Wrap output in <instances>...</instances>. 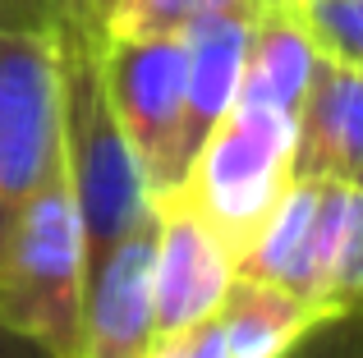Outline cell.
I'll use <instances>...</instances> for the list:
<instances>
[{
	"label": "cell",
	"instance_id": "1",
	"mask_svg": "<svg viewBox=\"0 0 363 358\" xmlns=\"http://www.w3.org/2000/svg\"><path fill=\"white\" fill-rule=\"evenodd\" d=\"M101 33L55 9V46H60V134H65V175L83 221L88 267L133 234L152 216V188L133 147L124 143L101 88L97 60Z\"/></svg>",
	"mask_w": 363,
	"mask_h": 358
},
{
	"label": "cell",
	"instance_id": "2",
	"mask_svg": "<svg viewBox=\"0 0 363 358\" xmlns=\"http://www.w3.org/2000/svg\"><path fill=\"white\" fill-rule=\"evenodd\" d=\"M83 221L65 166L46 175L0 234V322L79 358L83 340Z\"/></svg>",
	"mask_w": 363,
	"mask_h": 358
},
{
	"label": "cell",
	"instance_id": "3",
	"mask_svg": "<svg viewBox=\"0 0 363 358\" xmlns=\"http://www.w3.org/2000/svg\"><path fill=\"white\" fill-rule=\"evenodd\" d=\"M65 166L55 0H0V234Z\"/></svg>",
	"mask_w": 363,
	"mask_h": 358
},
{
	"label": "cell",
	"instance_id": "4",
	"mask_svg": "<svg viewBox=\"0 0 363 358\" xmlns=\"http://www.w3.org/2000/svg\"><path fill=\"white\" fill-rule=\"evenodd\" d=\"M294 125L267 106L235 101L230 115L194 152L175 197L189 202L240 258L257 225L294 184Z\"/></svg>",
	"mask_w": 363,
	"mask_h": 358
},
{
	"label": "cell",
	"instance_id": "5",
	"mask_svg": "<svg viewBox=\"0 0 363 358\" xmlns=\"http://www.w3.org/2000/svg\"><path fill=\"white\" fill-rule=\"evenodd\" d=\"M101 88L124 143L133 147L152 202L179 188V120H184V37L101 33Z\"/></svg>",
	"mask_w": 363,
	"mask_h": 358
},
{
	"label": "cell",
	"instance_id": "6",
	"mask_svg": "<svg viewBox=\"0 0 363 358\" xmlns=\"http://www.w3.org/2000/svg\"><path fill=\"white\" fill-rule=\"evenodd\" d=\"M345 197L350 184L340 179H294L235 258V271L285 285L313 308L331 313L327 285L340 248V225H345Z\"/></svg>",
	"mask_w": 363,
	"mask_h": 358
},
{
	"label": "cell",
	"instance_id": "7",
	"mask_svg": "<svg viewBox=\"0 0 363 358\" xmlns=\"http://www.w3.org/2000/svg\"><path fill=\"white\" fill-rule=\"evenodd\" d=\"M230 280H235L230 243L175 193L157 197V239H152V317H157V335L184 331V326L212 317Z\"/></svg>",
	"mask_w": 363,
	"mask_h": 358
},
{
	"label": "cell",
	"instance_id": "8",
	"mask_svg": "<svg viewBox=\"0 0 363 358\" xmlns=\"http://www.w3.org/2000/svg\"><path fill=\"white\" fill-rule=\"evenodd\" d=\"M152 239H157V207L138 230L124 234L106 258H97L88 267L79 358H147L152 340H157Z\"/></svg>",
	"mask_w": 363,
	"mask_h": 358
},
{
	"label": "cell",
	"instance_id": "9",
	"mask_svg": "<svg viewBox=\"0 0 363 358\" xmlns=\"http://www.w3.org/2000/svg\"><path fill=\"white\" fill-rule=\"evenodd\" d=\"M257 5H235L203 14L184 33V120H179V171H189L194 152L216 125L230 115L244 79V55L253 37ZM184 179V175H179Z\"/></svg>",
	"mask_w": 363,
	"mask_h": 358
},
{
	"label": "cell",
	"instance_id": "10",
	"mask_svg": "<svg viewBox=\"0 0 363 358\" xmlns=\"http://www.w3.org/2000/svg\"><path fill=\"white\" fill-rule=\"evenodd\" d=\"M363 166V69L318 55L294 125V179H350Z\"/></svg>",
	"mask_w": 363,
	"mask_h": 358
},
{
	"label": "cell",
	"instance_id": "11",
	"mask_svg": "<svg viewBox=\"0 0 363 358\" xmlns=\"http://www.w3.org/2000/svg\"><path fill=\"white\" fill-rule=\"evenodd\" d=\"M318 46H313L308 28L299 23V14L285 5H257L253 14V37H248V55H244V79H240V97L248 106H267L281 115L299 120L303 92L313 83L318 69Z\"/></svg>",
	"mask_w": 363,
	"mask_h": 358
},
{
	"label": "cell",
	"instance_id": "12",
	"mask_svg": "<svg viewBox=\"0 0 363 358\" xmlns=\"http://www.w3.org/2000/svg\"><path fill=\"white\" fill-rule=\"evenodd\" d=\"M318 317L322 308H313L294 289L244 276V271H235L216 304V322H221L230 358H281Z\"/></svg>",
	"mask_w": 363,
	"mask_h": 358
},
{
	"label": "cell",
	"instance_id": "13",
	"mask_svg": "<svg viewBox=\"0 0 363 358\" xmlns=\"http://www.w3.org/2000/svg\"><path fill=\"white\" fill-rule=\"evenodd\" d=\"M294 14L327 60L363 69V0H294Z\"/></svg>",
	"mask_w": 363,
	"mask_h": 358
},
{
	"label": "cell",
	"instance_id": "14",
	"mask_svg": "<svg viewBox=\"0 0 363 358\" xmlns=\"http://www.w3.org/2000/svg\"><path fill=\"white\" fill-rule=\"evenodd\" d=\"M235 5H257V0H124L116 18L106 23V33H184L189 23H198L203 14Z\"/></svg>",
	"mask_w": 363,
	"mask_h": 358
},
{
	"label": "cell",
	"instance_id": "15",
	"mask_svg": "<svg viewBox=\"0 0 363 358\" xmlns=\"http://www.w3.org/2000/svg\"><path fill=\"white\" fill-rule=\"evenodd\" d=\"M363 304V193L350 184L345 197V225H340V248L327 285V308H354Z\"/></svg>",
	"mask_w": 363,
	"mask_h": 358
},
{
	"label": "cell",
	"instance_id": "16",
	"mask_svg": "<svg viewBox=\"0 0 363 358\" xmlns=\"http://www.w3.org/2000/svg\"><path fill=\"white\" fill-rule=\"evenodd\" d=\"M281 358H363V304L322 313Z\"/></svg>",
	"mask_w": 363,
	"mask_h": 358
},
{
	"label": "cell",
	"instance_id": "17",
	"mask_svg": "<svg viewBox=\"0 0 363 358\" xmlns=\"http://www.w3.org/2000/svg\"><path fill=\"white\" fill-rule=\"evenodd\" d=\"M147 358H230V350H225L221 322H216V313H212V317H203V322L184 326V331L157 335Z\"/></svg>",
	"mask_w": 363,
	"mask_h": 358
},
{
	"label": "cell",
	"instance_id": "18",
	"mask_svg": "<svg viewBox=\"0 0 363 358\" xmlns=\"http://www.w3.org/2000/svg\"><path fill=\"white\" fill-rule=\"evenodd\" d=\"M0 358H60L55 350H46L42 340H33V335L14 331V326L0 322Z\"/></svg>",
	"mask_w": 363,
	"mask_h": 358
},
{
	"label": "cell",
	"instance_id": "19",
	"mask_svg": "<svg viewBox=\"0 0 363 358\" xmlns=\"http://www.w3.org/2000/svg\"><path fill=\"white\" fill-rule=\"evenodd\" d=\"M55 9H60L65 18H79V23L97 28V9H92V0H55ZM101 33V28H97Z\"/></svg>",
	"mask_w": 363,
	"mask_h": 358
},
{
	"label": "cell",
	"instance_id": "20",
	"mask_svg": "<svg viewBox=\"0 0 363 358\" xmlns=\"http://www.w3.org/2000/svg\"><path fill=\"white\" fill-rule=\"evenodd\" d=\"M124 5V0H92V9H97V28H101V33H106V23H111V18H116V9Z\"/></svg>",
	"mask_w": 363,
	"mask_h": 358
},
{
	"label": "cell",
	"instance_id": "21",
	"mask_svg": "<svg viewBox=\"0 0 363 358\" xmlns=\"http://www.w3.org/2000/svg\"><path fill=\"white\" fill-rule=\"evenodd\" d=\"M257 5H285V9H294V0H257Z\"/></svg>",
	"mask_w": 363,
	"mask_h": 358
},
{
	"label": "cell",
	"instance_id": "22",
	"mask_svg": "<svg viewBox=\"0 0 363 358\" xmlns=\"http://www.w3.org/2000/svg\"><path fill=\"white\" fill-rule=\"evenodd\" d=\"M350 184H354V188H359V193H363V166H359V175H354V179H350Z\"/></svg>",
	"mask_w": 363,
	"mask_h": 358
}]
</instances>
